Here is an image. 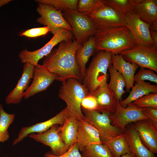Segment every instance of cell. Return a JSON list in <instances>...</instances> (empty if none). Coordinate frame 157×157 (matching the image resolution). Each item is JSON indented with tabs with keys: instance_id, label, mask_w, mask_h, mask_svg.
<instances>
[{
	"instance_id": "obj_1",
	"label": "cell",
	"mask_w": 157,
	"mask_h": 157,
	"mask_svg": "<svg viewBox=\"0 0 157 157\" xmlns=\"http://www.w3.org/2000/svg\"><path fill=\"white\" fill-rule=\"evenodd\" d=\"M74 39L63 41L44 57L42 65L50 72L56 74V80L63 81L73 78L80 82L82 79L76 63L75 54L79 46Z\"/></svg>"
},
{
	"instance_id": "obj_2",
	"label": "cell",
	"mask_w": 157,
	"mask_h": 157,
	"mask_svg": "<svg viewBox=\"0 0 157 157\" xmlns=\"http://www.w3.org/2000/svg\"><path fill=\"white\" fill-rule=\"evenodd\" d=\"M94 36L99 51L119 54L136 45L130 31L124 26L98 29Z\"/></svg>"
},
{
	"instance_id": "obj_3",
	"label": "cell",
	"mask_w": 157,
	"mask_h": 157,
	"mask_svg": "<svg viewBox=\"0 0 157 157\" xmlns=\"http://www.w3.org/2000/svg\"><path fill=\"white\" fill-rule=\"evenodd\" d=\"M89 93L87 89L81 82L70 78L62 82L58 96L66 104L68 116L79 120L85 119L81 104Z\"/></svg>"
},
{
	"instance_id": "obj_4",
	"label": "cell",
	"mask_w": 157,
	"mask_h": 157,
	"mask_svg": "<svg viewBox=\"0 0 157 157\" xmlns=\"http://www.w3.org/2000/svg\"><path fill=\"white\" fill-rule=\"evenodd\" d=\"M112 54L110 52L99 51L86 68L82 82L89 93L107 83V71L111 63Z\"/></svg>"
},
{
	"instance_id": "obj_5",
	"label": "cell",
	"mask_w": 157,
	"mask_h": 157,
	"mask_svg": "<svg viewBox=\"0 0 157 157\" xmlns=\"http://www.w3.org/2000/svg\"><path fill=\"white\" fill-rule=\"evenodd\" d=\"M62 12L64 17L71 27L74 39L79 44L97 32V29L87 14L69 9Z\"/></svg>"
},
{
	"instance_id": "obj_6",
	"label": "cell",
	"mask_w": 157,
	"mask_h": 157,
	"mask_svg": "<svg viewBox=\"0 0 157 157\" xmlns=\"http://www.w3.org/2000/svg\"><path fill=\"white\" fill-rule=\"evenodd\" d=\"M51 39L43 47L33 51L26 49L22 50L19 53V57L22 63H27L36 66L39 60L47 55L56 45L63 41L72 39V32L65 29H61L55 32Z\"/></svg>"
},
{
	"instance_id": "obj_7",
	"label": "cell",
	"mask_w": 157,
	"mask_h": 157,
	"mask_svg": "<svg viewBox=\"0 0 157 157\" xmlns=\"http://www.w3.org/2000/svg\"><path fill=\"white\" fill-rule=\"evenodd\" d=\"M85 119L97 130L102 142L117 137L124 133L111 124L110 114L101 113L97 110H82Z\"/></svg>"
},
{
	"instance_id": "obj_8",
	"label": "cell",
	"mask_w": 157,
	"mask_h": 157,
	"mask_svg": "<svg viewBox=\"0 0 157 157\" xmlns=\"http://www.w3.org/2000/svg\"><path fill=\"white\" fill-rule=\"evenodd\" d=\"M38 3L37 11L40 16L37 19V22L47 27L53 34L61 29L72 32L71 27L64 17L62 10H58L49 4Z\"/></svg>"
},
{
	"instance_id": "obj_9",
	"label": "cell",
	"mask_w": 157,
	"mask_h": 157,
	"mask_svg": "<svg viewBox=\"0 0 157 157\" xmlns=\"http://www.w3.org/2000/svg\"><path fill=\"white\" fill-rule=\"evenodd\" d=\"M120 54L129 62L157 72V49L152 47L136 45L133 48L124 50Z\"/></svg>"
},
{
	"instance_id": "obj_10",
	"label": "cell",
	"mask_w": 157,
	"mask_h": 157,
	"mask_svg": "<svg viewBox=\"0 0 157 157\" xmlns=\"http://www.w3.org/2000/svg\"><path fill=\"white\" fill-rule=\"evenodd\" d=\"M143 109V108L137 107L131 103L126 107L123 108L118 100L115 111L110 115L111 124L124 133L126 127L130 123L148 119Z\"/></svg>"
},
{
	"instance_id": "obj_11",
	"label": "cell",
	"mask_w": 157,
	"mask_h": 157,
	"mask_svg": "<svg viewBox=\"0 0 157 157\" xmlns=\"http://www.w3.org/2000/svg\"><path fill=\"white\" fill-rule=\"evenodd\" d=\"M150 25L141 20L131 11L124 17V26L130 31L135 45L152 47L150 33Z\"/></svg>"
},
{
	"instance_id": "obj_12",
	"label": "cell",
	"mask_w": 157,
	"mask_h": 157,
	"mask_svg": "<svg viewBox=\"0 0 157 157\" xmlns=\"http://www.w3.org/2000/svg\"><path fill=\"white\" fill-rule=\"evenodd\" d=\"M87 15L98 30L124 26V17L107 5Z\"/></svg>"
},
{
	"instance_id": "obj_13",
	"label": "cell",
	"mask_w": 157,
	"mask_h": 157,
	"mask_svg": "<svg viewBox=\"0 0 157 157\" xmlns=\"http://www.w3.org/2000/svg\"><path fill=\"white\" fill-rule=\"evenodd\" d=\"M29 137L36 141L49 147L51 152L56 156L63 154L69 149L62 138L60 126L58 124L53 125L42 133H32L29 135Z\"/></svg>"
},
{
	"instance_id": "obj_14",
	"label": "cell",
	"mask_w": 157,
	"mask_h": 157,
	"mask_svg": "<svg viewBox=\"0 0 157 157\" xmlns=\"http://www.w3.org/2000/svg\"><path fill=\"white\" fill-rule=\"evenodd\" d=\"M57 78L56 74L50 72L42 65L38 64L34 68L32 83L24 93V98L27 99L46 90Z\"/></svg>"
},
{
	"instance_id": "obj_15",
	"label": "cell",
	"mask_w": 157,
	"mask_h": 157,
	"mask_svg": "<svg viewBox=\"0 0 157 157\" xmlns=\"http://www.w3.org/2000/svg\"><path fill=\"white\" fill-rule=\"evenodd\" d=\"M68 115L67 110L65 107L55 116L46 121L30 126L22 127L18 134L17 138L13 141V145L20 142L32 133H44L55 124L62 126Z\"/></svg>"
},
{
	"instance_id": "obj_16",
	"label": "cell",
	"mask_w": 157,
	"mask_h": 157,
	"mask_svg": "<svg viewBox=\"0 0 157 157\" xmlns=\"http://www.w3.org/2000/svg\"><path fill=\"white\" fill-rule=\"evenodd\" d=\"M133 126L144 146L154 154L157 153V123L149 119L133 123Z\"/></svg>"
},
{
	"instance_id": "obj_17",
	"label": "cell",
	"mask_w": 157,
	"mask_h": 157,
	"mask_svg": "<svg viewBox=\"0 0 157 157\" xmlns=\"http://www.w3.org/2000/svg\"><path fill=\"white\" fill-rule=\"evenodd\" d=\"M35 67L29 63H24L21 78L15 87L6 98L7 104H17L21 101L33 78Z\"/></svg>"
},
{
	"instance_id": "obj_18",
	"label": "cell",
	"mask_w": 157,
	"mask_h": 157,
	"mask_svg": "<svg viewBox=\"0 0 157 157\" xmlns=\"http://www.w3.org/2000/svg\"><path fill=\"white\" fill-rule=\"evenodd\" d=\"M76 143L80 151L88 145L103 143L97 129L85 119L78 121Z\"/></svg>"
},
{
	"instance_id": "obj_19",
	"label": "cell",
	"mask_w": 157,
	"mask_h": 157,
	"mask_svg": "<svg viewBox=\"0 0 157 157\" xmlns=\"http://www.w3.org/2000/svg\"><path fill=\"white\" fill-rule=\"evenodd\" d=\"M96 98L98 105V111L110 114L114 112L118 100L106 83L90 93Z\"/></svg>"
},
{
	"instance_id": "obj_20",
	"label": "cell",
	"mask_w": 157,
	"mask_h": 157,
	"mask_svg": "<svg viewBox=\"0 0 157 157\" xmlns=\"http://www.w3.org/2000/svg\"><path fill=\"white\" fill-rule=\"evenodd\" d=\"M111 63L114 68L124 78L126 91H129L133 86L135 73L139 66L135 63L126 61L120 53L112 54Z\"/></svg>"
},
{
	"instance_id": "obj_21",
	"label": "cell",
	"mask_w": 157,
	"mask_h": 157,
	"mask_svg": "<svg viewBox=\"0 0 157 157\" xmlns=\"http://www.w3.org/2000/svg\"><path fill=\"white\" fill-rule=\"evenodd\" d=\"M124 133L130 153L135 157H156L142 143L132 124L126 126Z\"/></svg>"
},
{
	"instance_id": "obj_22",
	"label": "cell",
	"mask_w": 157,
	"mask_h": 157,
	"mask_svg": "<svg viewBox=\"0 0 157 157\" xmlns=\"http://www.w3.org/2000/svg\"><path fill=\"white\" fill-rule=\"evenodd\" d=\"M98 51L94 35L79 44L77 48L75 54V60L80 72L82 81L85 76L87 63L91 56Z\"/></svg>"
},
{
	"instance_id": "obj_23",
	"label": "cell",
	"mask_w": 157,
	"mask_h": 157,
	"mask_svg": "<svg viewBox=\"0 0 157 157\" xmlns=\"http://www.w3.org/2000/svg\"><path fill=\"white\" fill-rule=\"evenodd\" d=\"M133 11L150 25L157 20V0H134Z\"/></svg>"
},
{
	"instance_id": "obj_24",
	"label": "cell",
	"mask_w": 157,
	"mask_h": 157,
	"mask_svg": "<svg viewBox=\"0 0 157 157\" xmlns=\"http://www.w3.org/2000/svg\"><path fill=\"white\" fill-rule=\"evenodd\" d=\"M151 93H157V85L151 84L144 81L136 83L132 88L128 97L119 101L121 106L126 108L129 104L142 97Z\"/></svg>"
},
{
	"instance_id": "obj_25",
	"label": "cell",
	"mask_w": 157,
	"mask_h": 157,
	"mask_svg": "<svg viewBox=\"0 0 157 157\" xmlns=\"http://www.w3.org/2000/svg\"><path fill=\"white\" fill-rule=\"evenodd\" d=\"M78 121L76 119L68 116L63 125L60 126L62 138L69 149L76 143Z\"/></svg>"
},
{
	"instance_id": "obj_26",
	"label": "cell",
	"mask_w": 157,
	"mask_h": 157,
	"mask_svg": "<svg viewBox=\"0 0 157 157\" xmlns=\"http://www.w3.org/2000/svg\"><path fill=\"white\" fill-rule=\"evenodd\" d=\"M108 70L110 76L108 86L119 101L122 100V96L126 91L124 88L126 86L125 79L123 76L110 64Z\"/></svg>"
},
{
	"instance_id": "obj_27",
	"label": "cell",
	"mask_w": 157,
	"mask_h": 157,
	"mask_svg": "<svg viewBox=\"0 0 157 157\" xmlns=\"http://www.w3.org/2000/svg\"><path fill=\"white\" fill-rule=\"evenodd\" d=\"M102 142L114 157H120L124 154L130 153L124 133L117 137Z\"/></svg>"
},
{
	"instance_id": "obj_28",
	"label": "cell",
	"mask_w": 157,
	"mask_h": 157,
	"mask_svg": "<svg viewBox=\"0 0 157 157\" xmlns=\"http://www.w3.org/2000/svg\"><path fill=\"white\" fill-rule=\"evenodd\" d=\"M82 157H114L103 143L88 145L81 151Z\"/></svg>"
},
{
	"instance_id": "obj_29",
	"label": "cell",
	"mask_w": 157,
	"mask_h": 157,
	"mask_svg": "<svg viewBox=\"0 0 157 157\" xmlns=\"http://www.w3.org/2000/svg\"><path fill=\"white\" fill-rule=\"evenodd\" d=\"M15 117L14 114L6 112L2 105L0 104V142H3L8 140L9 135L8 129Z\"/></svg>"
},
{
	"instance_id": "obj_30",
	"label": "cell",
	"mask_w": 157,
	"mask_h": 157,
	"mask_svg": "<svg viewBox=\"0 0 157 157\" xmlns=\"http://www.w3.org/2000/svg\"><path fill=\"white\" fill-rule=\"evenodd\" d=\"M103 4L109 6L124 17L133 11L134 0H102Z\"/></svg>"
},
{
	"instance_id": "obj_31",
	"label": "cell",
	"mask_w": 157,
	"mask_h": 157,
	"mask_svg": "<svg viewBox=\"0 0 157 157\" xmlns=\"http://www.w3.org/2000/svg\"><path fill=\"white\" fill-rule=\"evenodd\" d=\"M78 0H36L38 3L49 4L58 10L67 9L77 10Z\"/></svg>"
},
{
	"instance_id": "obj_32",
	"label": "cell",
	"mask_w": 157,
	"mask_h": 157,
	"mask_svg": "<svg viewBox=\"0 0 157 157\" xmlns=\"http://www.w3.org/2000/svg\"><path fill=\"white\" fill-rule=\"evenodd\" d=\"M103 5L102 0H79L77 11L87 14L97 10Z\"/></svg>"
},
{
	"instance_id": "obj_33",
	"label": "cell",
	"mask_w": 157,
	"mask_h": 157,
	"mask_svg": "<svg viewBox=\"0 0 157 157\" xmlns=\"http://www.w3.org/2000/svg\"><path fill=\"white\" fill-rule=\"evenodd\" d=\"M137 107H151L157 109V93H151L131 103Z\"/></svg>"
},
{
	"instance_id": "obj_34",
	"label": "cell",
	"mask_w": 157,
	"mask_h": 157,
	"mask_svg": "<svg viewBox=\"0 0 157 157\" xmlns=\"http://www.w3.org/2000/svg\"><path fill=\"white\" fill-rule=\"evenodd\" d=\"M141 67L134 76V81L136 83L148 80L157 84V75L153 70L148 68Z\"/></svg>"
},
{
	"instance_id": "obj_35",
	"label": "cell",
	"mask_w": 157,
	"mask_h": 157,
	"mask_svg": "<svg viewBox=\"0 0 157 157\" xmlns=\"http://www.w3.org/2000/svg\"><path fill=\"white\" fill-rule=\"evenodd\" d=\"M81 110H98L97 99L92 94L89 93L83 99L81 104Z\"/></svg>"
},
{
	"instance_id": "obj_36",
	"label": "cell",
	"mask_w": 157,
	"mask_h": 157,
	"mask_svg": "<svg viewBox=\"0 0 157 157\" xmlns=\"http://www.w3.org/2000/svg\"><path fill=\"white\" fill-rule=\"evenodd\" d=\"M44 157H82L80 152L76 143L70 147L68 150L63 154L59 156L53 154L51 151L46 152Z\"/></svg>"
},
{
	"instance_id": "obj_37",
	"label": "cell",
	"mask_w": 157,
	"mask_h": 157,
	"mask_svg": "<svg viewBox=\"0 0 157 157\" xmlns=\"http://www.w3.org/2000/svg\"><path fill=\"white\" fill-rule=\"evenodd\" d=\"M49 32L47 26L33 28L26 30L22 33L20 35L28 37L34 38L44 35Z\"/></svg>"
},
{
	"instance_id": "obj_38",
	"label": "cell",
	"mask_w": 157,
	"mask_h": 157,
	"mask_svg": "<svg viewBox=\"0 0 157 157\" xmlns=\"http://www.w3.org/2000/svg\"><path fill=\"white\" fill-rule=\"evenodd\" d=\"M143 112L148 119L157 123V109L151 107L143 108Z\"/></svg>"
},
{
	"instance_id": "obj_39",
	"label": "cell",
	"mask_w": 157,
	"mask_h": 157,
	"mask_svg": "<svg viewBox=\"0 0 157 157\" xmlns=\"http://www.w3.org/2000/svg\"><path fill=\"white\" fill-rule=\"evenodd\" d=\"M150 33L153 43L152 47L157 49V32L150 29Z\"/></svg>"
},
{
	"instance_id": "obj_40",
	"label": "cell",
	"mask_w": 157,
	"mask_h": 157,
	"mask_svg": "<svg viewBox=\"0 0 157 157\" xmlns=\"http://www.w3.org/2000/svg\"><path fill=\"white\" fill-rule=\"evenodd\" d=\"M150 29L157 32V20L154 22L150 25Z\"/></svg>"
},
{
	"instance_id": "obj_41",
	"label": "cell",
	"mask_w": 157,
	"mask_h": 157,
	"mask_svg": "<svg viewBox=\"0 0 157 157\" xmlns=\"http://www.w3.org/2000/svg\"><path fill=\"white\" fill-rule=\"evenodd\" d=\"M11 1V0H0V7L7 4Z\"/></svg>"
},
{
	"instance_id": "obj_42",
	"label": "cell",
	"mask_w": 157,
	"mask_h": 157,
	"mask_svg": "<svg viewBox=\"0 0 157 157\" xmlns=\"http://www.w3.org/2000/svg\"><path fill=\"white\" fill-rule=\"evenodd\" d=\"M120 157H135L131 153H127L124 154L121 156Z\"/></svg>"
}]
</instances>
